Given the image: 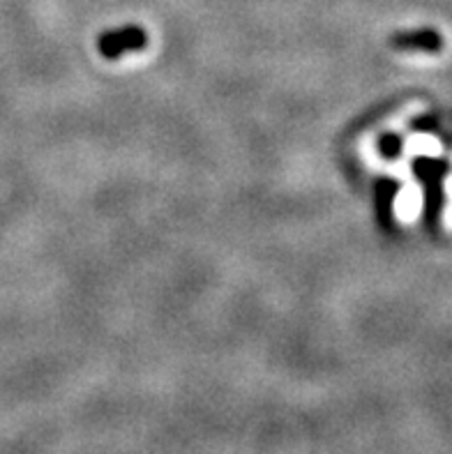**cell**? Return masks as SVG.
Here are the masks:
<instances>
[{"instance_id": "cell-1", "label": "cell", "mask_w": 452, "mask_h": 454, "mask_svg": "<svg viewBox=\"0 0 452 454\" xmlns=\"http://www.w3.org/2000/svg\"><path fill=\"white\" fill-rule=\"evenodd\" d=\"M420 207H423V196L416 187H404L397 196V217L404 219V222H411L420 215Z\"/></svg>"}, {"instance_id": "cell-2", "label": "cell", "mask_w": 452, "mask_h": 454, "mask_svg": "<svg viewBox=\"0 0 452 454\" xmlns=\"http://www.w3.org/2000/svg\"><path fill=\"white\" fill-rule=\"evenodd\" d=\"M407 148L411 153H418V155H439L441 153V144L434 137H427V134H418V137L408 138Z\"/></svg>"}]
</instances>
